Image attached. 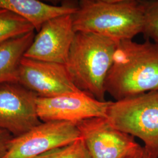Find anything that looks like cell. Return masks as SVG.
<instances>
[{
    "label": "cell",
    "mask_w": 158,
    "mask_h": 158,
    "mask_svg": "<svg viewBox=\"0 0 158 158\" xmlns=\"http://www.w3.org/2000/svg\"><path fill=\"white\" fill-rule=\"evenodd\" d=\"M105 90L115 101L158 90V44L149 40L118 42Z\"/></svg>",
    "instance_id": "obj_1"
},
{
    "label": "cell",
    "mask_w": 158,
    "mask_h": 158,
    "mask_svg": "<svg viewBox=\"0 0 158 158\" xmlns=\"http://www.w3.org/2000/svg\"><path fill=\"white\" fill-rule=\"evenodd\" d=\"M76 32L96 34L119 42L142 34L141 0H81L72 15Z\"/></svg>",
    "instance_id": "obj_2"
},
{
    "label": "cell",
    "mask_w": 158,
    "mask_h": 158,
    "mask_svg": "<svg viewBox=\"0 0 158 158\" xmlns=\"http://www.w3.org/2000/svg\"><path fill=\"white\" fill-rule=\"evenodd\" d=\"M118 42L96 34L76 32L64 65L79 90L106 101L105 83Z\"/></svg>",
    "instance_id": "obj_3"
},
{
    "label": "cell",
    "mask_w": 158,
    "mask_h": 158,
    "mask_svg": "<svg viewBox=\"0 0 158 158\" xmlns=\"http://www.w3.org/2000/svg\"><path fill=\"white\" fill-rule=\"evenodd\" d=\"M106 118L115 128L141 139L158 158V90L111 102Z\"/></svg>",
    "instance_id": "obj_4"
},
{
    "label": "cell",
    "mask_w": 158,
    "mask_h": 158,
    "mask_svg": "<svg viewBox=\"0 0 158 158\" xmlns=\"http://www.w3.org/2000/svg\"><path fill=\"white\" fill-rule=\"evenodd\" d=\"M80 138L76 123L42 122L23 135L14 136L8 152L2 158H35Z\"/></svg>",
    "instance_id": "obj_5"
},
{
    "label": "cell",
    "mask_w": 158,
    "mask_h": 158,
    "mask_svg": "<svg viewBox=\"0 0 158 158\" xmlns=\"http://www.w3.org/2000/svg\"><path fill=\"white\" fill-rule=\"evenodd\" d=\"M91 158H125L140 147L135 137L114 127L106 117L76 123Z\"/></svg>",
    "instance_id": "obj_6"
},
{
    "label": "cell",
    "mask_w": 158,
    "mask_h": 158,
    "mask_svg": "<svg viewBox=\"0 0 158 158\" xmlns=\"http://www.w3.org/2000/svg\"><path fill=\"white\" fill-rule=\"evenodd\" d=\"M111 101H99L83 91L52 97H38L37 113L42 122L77 123L86 119L106 117Z\"/></svg>",
    "instance_id": "obj_7"
},
{
    "label": "cell",
    "mask_w": 158,
    "mask_h": 158,
    "mask_svg": "<svg viewBox=\"0 0 158 158\" xmlns=\"http://www.w3.org/2000/svg\"><path fill=\"white\" fill-rule=\"evenodd\" d=\"M38 97L18 83L0 85V128L15 137L40 124L42 121L37 113Z\"/></svg>",
    "instance_id": "obj_8"
},
{
    "label": "cell",
    "mask_w": 158,
    "mask_h": 158,
    "mask_svg": "<svg viewBox=\"0 0 158 158\" xmlns=\"http://www.w3.org/2000/svg\"><path fill=\"white\" fill-rule=\"evenodd\" d=\"M18 83L38 97H52L79 91L64 64L23 57L18 73Z\"/></svg>",
    "instance_id": "obj_9"
},
{
    "label": "cell",
    "mask_w": 158,
    "mask_h": 158,
    "mask_svg": "<svg viewBox=\"0 0 158 158\" xmlns=\"http://www.w3.org/2000/svg\"><path fill=\"white\" fill-rule=\"evenodd\" d=\"M72 15L56 17L45 23L23 57L65 64L76 35Z\"/></svg>",
    "instance_id": "obj_10"
},
{
    "label": "cell",
    "mask_w": 158,
    "mask_h": 158,
    "mask_svg": "<svg viewBox=\"0 0 158 158\" xmlns=\"http://www.w3.org/2000/svg\"><path fill=\"white\" fill-rule=\"evenodd\" d=\"M0 8L22 17L38 32L47 21L60 16L73 14L77 6H52L38 0H0Z\"/></svg>",
    "instance_id": "obj_11"
},
{
    "label": "cell",
    "mask_w": 158,
    "mask_h": 158,
    "mask_svg": "<svg viewBox=\"0 0 158 158\" xmlns=\"http://www.w3.org/2000/svg\"><path fill=\"white\" fill-rule=\"evenodd\" d=\"M34 37L32 31L0 44V85L18 83L19 64Z\"/></svg>",
    "instance_id": "obj_12"
},
{
    "label": "cell",
    "mask_w": 158,
    "mask_h": 158,
    "mask_svg": "<svg viewBox=\"0 0 158 158\" xmlns=\"http://www.w3.org/2000/svg\"><path fill=\"white\" fill-rule=\"evenodd\" d=\"M34 30V27L22 17L0 8V44Z\"/></svg>",
    "instance_id": "obj_13"
},
{
    "label": "cell",
    "mask_w": 158,
    "mask_h": 158,
    "mask_svg": "<svg viewBox=\"0 0 158 158\" xmlns=\"http://www.w3.org/2000/svg\"><path fill=\"white\" fill-rule=\"evenodd\" d=\"M143 27L142 34L146 40L158 44V0H142Z\"/></svg>",
    "instance_id": "obj_14"
},
{
    "label": "cell",
    "mask_w": 158,
    "mask_h": 158,
    "mask_svg": "<svg viewBox=\"0 0 158 158\" xmlns=\"http://www.w3.org/2000/svg\"><path fill=\"white\" fill-rule=\"evenodd\" d=\"M35 158H91L81 138L67 145L44 153Z\"/></svg>",
    "instance_id": "obj_15"
},
{
    "label": "cell",
    "mask_w": 158,
    "mask_h": 158,
    "mask_svg": "<svg viewBox=\"0 0 158 158\" xmlns=\"http://www.w3.org/2000/svg\"><path fill=\"white\" fill-rule=\"evenodd\" d=\"M13 137L10 132L0 128V158H3L8 152Z\"/></svg>",
    "instance_id": "obj_16"
},
{
    "label": "cell",
    "mask_w": 158,
    "mask_h": 158,
    "mask_svg": "<svg viewBox=\"0 0 158 158\" xmlns=\"http://www.w3.org/2000/svg\"><path fill=\"white\" fill-rule=\"evenodd\" d=\"M125 158H158L149 152L143 147H139L135 151Z\"/></svg>",
    "instance_id": "obj_17"
}]
</instances>
